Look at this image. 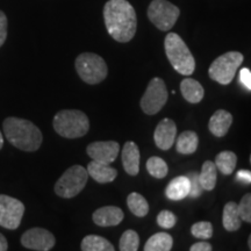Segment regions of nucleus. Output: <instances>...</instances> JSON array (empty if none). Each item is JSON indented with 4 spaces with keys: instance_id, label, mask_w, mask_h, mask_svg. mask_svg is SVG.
Returning a JSON list of instances; mask_svg holds the SVG:
<instances>
[{
    "instance_id": "1",
    "label": "nucleus",
    "mask_w": 251,
    "mask_h": 251,
    "mask_svg": "<svg viewBox=\"0 0 251 251\" xmlns=\"http://www.w3.org/2000/svg\"><path fill=\"white\" fill-rule=\"evenodd\" d=\"M103 20L108 34L117 42H129L136 34V12L127 0H108L103 7Z\"/></svg>"
},
{
    "instance_id": "2",
    "label": "nucleus",
    "mask_w": 251,
    "mask_h": 251,
    "mask_svg": "<svg viewBox=\"0 0 251 251\" xmlns=\"http://www.w3.org/2000/svg\"><path fill=\"white\" fill-rule=\"evenodd\" d=\"M2 128L8 142L23 151H36L42 144L43 136L41 130L26 119L7 118L2 124Z\"/></svg>"
},
{
    "instance_id": "3",
    "label": "nucleus",
    "mask_w": 251,
    "mask_h": 251,
    "mask_svg": "<svg viewBox=\"0 0 251 251\" xmlns=\"http://www.w3.org/2000/svg\"><path fill=\"white\" fill-rule=\"evenodd\" d=\"M166 57L172 68L183 76H191L196 70V59L184 40L176 33H169L164 40Z\"/></svg>"
},
{
    "instance_id": "4",
    "label": "nucleus",
    "mask_w": 251,
    "mask_h": 251,
    "mask_svg": "<svg viewBox=\"0 0 251 251\" xmlns=\"http://www.w3.org/2000/svg\"><path fill=\"white\" fill-rule=\"evenodd\" d=\"M54 129L65 139H78L87 134L90 121L84 112L78 109H63L54 117Z\"/></svg>"
},
{
    "instance_id": "5",
    "label": "nucleus",
    "mask_w": 251,
    "mask_h": 251,
    "mask_svg": "<svg viewBox=\"0 0 251 251\" xmlns=\"http://www.w3.org/2000/svg\"><path fill=\"white\" fill-rule=\"evenodd\" d=\"M77 74L81 80L90 85H97L106 79L108 74L105 59L93 52H83L75 62Z\"/></svg>"
},
{
    "instance_id": "6",
    "label": "nucleus",
    "mask_w": 251,
    "mask_h": 251,
    "mask_svg": "<svg viewBox=\"0 0 251 251\" xmlns=\"http://www.w3.org/2000/svg\"><path fill=\"white\" fill-rule=\"evenodd\" d=\"M87 179H89V172L84 166H71L56 181L55 193L64 199H71L84 190Z\"/></svg>"
},
{
    "instance_id": "7",
    "label": "nucleus",
    "mask_w": 251,
    "mask_h": 251,
    "mask_svg": "<svg viewBox=\"0 0 251 251\" xmlns=\"http://www.w3.org/2000/svg\"><path fill=\"white\" fill-rule=\"evenodd\" d=\"M243 59L244 56L238 51H228L219 56L209 67V77L221 85H228L234 79L235 74L242 64Z\"/></svg>"
},
{
    "instance_id": "8",
    "label": "nucleus",
    "mask_w": 251,
    "mask_h": 251,
    "mask_svg": "<svg viewBox=\"0 0 251 251\" xmlns=\"http://www.w3.org/2000/svg\"><path fill=\"white\" fill-rule=\"evenodd\" d=\"M147 14L156 28L162 31H169L177 23L180 9L168 0H152Z\"/></svg>"
},
{
    "instance_id": "9",
    "label": "nucleus",
    "mask_w": 251,
    "mask_h": 251,
    "mask_svg": "<svg viewBox=\"0 0 251 251\" xmlns=\"http://www.w3.org/2000/svg\"><path fill=\"white\" fill-rule=\"evenodd\" d=\"M169 92L164 80L155 77L149 81L146 92L141 98V108L148 115H155L168 101Z\"/></svg>"
},
{
    "instance_id": "10",
    "label": "nucleus",
    "mask_w": 251,
    "mask_h": 251,
    "mask_svg": "<svg viewBox=\"0 0 251 251\" xmlns=\"http://www.w3.org/2000/svg\"><path fill=\"white\" fill-rule=\"evenodd\" d=\"M24 213L25 205L20 200L0 194V227L11 230L19 228Z\"/></svg>"
},
{
    "instance_id": "11",
    "label": "nucleus",
    "mask_w": 251,
    "mask_h": 251,
    "mask_svg": "<svg viewBox=\"0 0 251 251\" xmlns=\"http://www.w3.org/2000/svg\"><path fill=\"white\" fill-rule=\"evenodd\" d=\"M56 238L45 228H31L21 236V244L29 250L49 251L54 248Z\"/></svg>"
},
{
    "instance_id": "12",
    "label": "nucleus",
    "mask_w": 251,
    "mask_h": 251,
    "mask_svg": "<svg viewBox=\"0 0 251 251\" xmlns=\"http://www.w3.org/2000/svg\"><path fill=\"white\" fill-rule=\"evenodd\" d=\"M120 151V144L115 141H98L87 146L86 152L92 161H97L105 164H111L117 159Z\"/></svg>"
},
{
    "instance_id": "13",
    "label": "nucleus",
    "mask_w": 251,
    "mask_h": 251,
    "mask_svg": "<svg viewBox=\"0 0 251 251\" xmlns=\"http://www.w3.org/2000/svg\"><path fill=\"white\" fill-rule=\"evenodd\" d=\"M176 136H177V126L174 120L165 118L157 125L153 133V141L161 150H169L174 146Z\"/></svg>"
},
{
    "instance_id": "14",
    "label": "nucleus",
    "mask_w": 251,
    "mask_h": 251,
    "mask_svg": "<svg viewBox=\"0 0 251 251\" xmlns=\"http://www.w3.org/2000/svg\"><path fill=\"white\" fill-rule=\"evenodd\" d=\"M124 212L117 206L100 207L93 213V222L99 227H114L124 220Z\"/></svg>"
},
{
    "instance_id": "15",
    "label": "nucleus",
    "mask_w": 251,
    "mask_h": 251,
    "mask_svg": "<svg viewBox=\"0 0 251 251\" xmlns=\"http://www.w3.org/2000/svg\"><path fill=\"white\" fill-rule=\"evenodd\" d=\"M122 165L125 171L129 176H137L140 172V149L137 144L133 141H128L125 143L121 153Z\"/></svg>"
},
{
    "instance_id": "16",
    "label": "nucleus",
    "mask_w": 251,
    "mask_h": 251,
    "mask_svg": "<svg viewBox=\"0 0 251 251\" xmlns=\"http://www.w3.org/2000/svg\"><path fill=\"white\" fill-rule=\"evenodd\" d=\"M87 172H89V176H91L97 183L100 184L112 183L118 177L117 169L112 168V166H109V164H105V163H100L97 161L89 163Z\"/></svg>"
},
{
    "instance_id": "17",
    "label": "nucleus",
    "mask_w": 251,
    "mask_h": 251,
    "mask_svg": "<svg viewBox=\"0 0 251 251\" xmlns=\"http://www.w3.org/2000/svg\"><path fill=\"white\" fill-rule=\"evenodd\" d=\"M233 124V115L225 109H219L209 119L208 129L216 137H222L228 133Z\"/></svg>"
},
{
    "instance_id": "18",
    "label": "nucleus",
    "mask_w": 251,
    "mask_h": 251,
    "mask_svg": "<svg viewBox=\"0 0 251 251\" xmlns=\"http://www.w3.org/2000/svg\"><path fill=\"white\" fill-rule=\"evenodd\" d=\"M190 188L191 183L187 176H179V177L174 178L169 183L168 186H166L165 194L170 200L178 201V200H183L188 197Z\"/></svg>"
},
{
    "instance_id": "19",
    "label": "nucleus",
    "mask_w": 251,
    "mask_h": 251,
    "mask_svg": "<svg viewBox=\"0 0 251 251\" xmlns=\"http://www.w3.org/2000/svg\"><path fill=\"white\" fill-rule=\"evenodd\" d=\"M180 92L184 99L190 103L200 102L205 96V90L199 81L193 78H186L180 83Z\"/></svg>"
},
{
    "instance_id": "20",
    "label": "nucleus",
    "mask_w": 251,
    "mask_h": 251,
    "mask_svg": "<svg viewBox=\"0 0 251 251\" xmlns=\"http://www.w3.org/2000/svg\"><path fill=\"white\" fill-rule=\"evenodd\" d=\"M222 224L226 230L236 231L241 228L242 219L238 213L237 203L234 201H229L225 205L224 215H222Z\"/></svg>"
},
{
    "instance_id": "21",
    "label": "nucleus",
    "mask_w": 251,
    "mask_h": 251,
    "mask_svg": "<svg viewBox=\"0 0 251 251\" xmlns=\"http://www.w3.org/2000/svg\"><path fill=\"white\" fill-rule=\"evenodd\" d=\"M198 144H199V137L196 131L186 130L178 136L177 142H176V149L183 155H192L197 151Z\"/></svg>"
},
{
    "instance_id": "22",
    "label": "nucleus",
    "mask_w": 251,
    "mask_h": 251,
    "mask_svg": "<svg viewBox=\"0 0 251 251\" xmlns=\"http://www.w3.org/2000/svg\"><path fill=\"white\" fill-rule=\"evenodd\" d=\"M199 180L205 191H213L218 180V169L214 162L206 161L202 164L201 172L199 174Z\"/></svg>"
},
{
    "instance_id": "23",
    "label": "nucleus",
    "mask_w": 251,
    "mask_h": 251,
    "mask_svg": "<svg viewBox=\"0 0 251 251\" xmlns=\"http://www.w3.org/2000/svg\"><path fill=\"white\" fill-rule=\"evenodd\" d=\"M174 244V238L166 233H157L149 237L144 244V251H170Z\"/></svg>"
},
{
    "instance_id": "24",
    "label": "nucleus",
    "mask_w": 251,
    "mask_h": 251,
    "mask_svg": "<svg viewBox=\"0 0 251 251\" xmlns=\"http://www.w3.org/2000/svg\"><path fill=\"white\" fill-rule=\"evenodd\" d=\"M80 249L83 251H114V247L105 237L98 235H87L81 241Z\"/></svg>"
},
{
    "instance_id": "25",
    "label": "nucleus",
    "mask_w": 251,
    "mask_h": 251,
    "mask_svg": "<svg viewBox=\"0 0 251 251\" xmlns=\"http://www.w3.org/2000/svg\"><path fill=\"white\" fill-rule=\"evenodd\" d=\"M237 163V156L233 151H221L215 157L216 169L226 176L231 175L235 171Z\"/></svg>"
},
{
    "instance_id": "26",
    "label": "nucleus",
    "mask_w": 251,
    "mask_h": 251,
    "mask_svg": "<svg viewBox=\"0 0 251 251\" xmlns=\"http://www.w3.org/2000/svg\"><path fill=\"white\" fill-rule=\"evenodd\" d=\"M127 205L129 211L137 218H144L149 213V203L146 198L137 192H131L127 197Z\"/></svg>"
},
{
    "instance_id": "27",
    "label": "nucleus",
    "mask_w": 251,
    "mask_h": 251,
    "mask_svg": "<svg viewBox=\"0 0 251 251\" xmlns=\"http://www.w3.org/2000/svg\"><path fill=\"white\" fill-rule=\"evenodd\" d=\"M147 170H148L149 175L156 179H163L168 175L169 168L164 159L161 157L152 156L147 161Z\"/></svg>"
},
{
    "instance_id": "28",
    "label": "nucleus",
    "mask_w": 251,
    "mask_h": 251,
    "mask_svg": "<svg viewBox=\"0 0 251 251\" xmlns=\"http://www.w3.org/2000/svg\"><path fill=\"white\" fill-rule=\"evenodd\" d=\"M140 247V236L133 229L126 230L120 238L119 249L121 251H136Z\"/></svg>"
},
{
    "instance_id": "29",
    "label": "nucleus",
    "mask_w": 251,
    "mask_h": 251,
    "mask_svg": "<svg viewBox=\"0 0 251 251\" xmlns=\"http://www.w3.org/2000/svg\"><path fill=\"white\" fill-rule=\"evenodd\" d=\"M191 234L200 240H209L213 236V226L208 221H200L191 227Z\"/></svg>"
},
{
    "instance_id": "30",
    "label": "nucleus",
    "mask_w": 251,
    "mask_h": 251,
    "mask_svg": "<svg viewBox=\"0 0 251 251\" xmlns=\"http://www.w3.org/2000/svg\"><path fill=\"white\" fill-rule=\"evenodd\" d=\"M237 207L242 221L251 224V193H247L240 203H237Z\"/></svg>"
},
{
    "instance_id": "31",
    "label": "nucleus",
    "mask_w": 251,
    "mask_h": 251,
    "mask_svg": "<svg viewBox=\"0 0 251 251\" xmlns=\"http://www.w3.org/2000/svg\"><path fill=\"white\" fill-rule=\"evenodd\" d=\"M157 224L164 229H171L177 224V218L170 211H162L157 216Z\"/></svg>"
},
{
    "instance_id": "32",
    "label": "nucleus",
    "mask_w": 251,
    "mask_h": 251,
    "mask_svg": "<svg viewBox=\"0 0 251 251\" xmlns=\"http://www.w3.org/2000/svg\"><path fill=\"white\" fill-rule=\"evenodd\" d=\"M187 177L191 183V188H190V193H188V196L191 198H198L201 196L203 188L201 186V184H200L199 175H198L197 172H191V174L187 175Z\"/></svg>"
},
{
    "instance_id": "33",
    "label": "nucleus",
    "mask_w": 251,
    "mask_h": 251,
    "mask_svg": "<svg viewBox=\"0 0 251 251\" xmlns=\"http://www.w3.org/2000/svg\"><path fill=\"white\" fill-rule=\"evenodd\" d=\"M7 37V18L4 12L0 11V47L5 43Z\"/></svg>"
},
{
    "instance_id": "34",
    "label": "nucleus",
    "mask_w": 251,
    "mask_h": 251,
    "mask_svg": "<svg viewBox=\"0 0 251 251\" xmlns=\"http://www.w3.org/2000/svg\"><path fill=\"white\" fill-rule=\"evenodd\" d=\"M240 80L247 89L251 90V71L248 68H243L240 72Z\"/></svg>"
},
{
    "instance_id": "35",
    "label": "nucleus",
    "mask_w": 251,
    "mask_h": 251,
    "mask_svg": "<svg viewBox=\"0 0 251 251\" xmlns=\"http://www.w3.org/2000/svg\"><path fill=\"white\" fill-rule=\"evenodd\" d=\"M235 179H236L237 181H241V183H244V184H251V171L240 170L236 174Z\"/></svg>"
},
{
    "instance_id": "36",
    "label": "nucleus",
    "mask_w": 251,
    "mask_h": 251,
    "mask_svg": "<svg viewBox=\"0 0 251 251\" xmlns=\"http://www.w3.org/2000/svg\"><path fill=\"white\" fill-rule=\"evenodd\" d=\"M191 251H212L213 248L207 242H198L190 248Z\"/></svg>"
},
{
    "instance_id": "37",
    "label": "nucleus",
    "mask_w": 251,
    "mask_h": 251,
    "mask_svg": "<svg viewBox=\"0 0 251 251\" xmlns=\"http://www.w3.org/2000/svg\"><path fill=\"white\" fill-rule=\"evenodd\" d=\"M8 249V243L6 237L2 234H0V251H6Z\"/></svg>"
},
{
    "instance_id": "38",
    "label": "nucleus",
    "mask_w": 251,
    "mask_h": 251,
    "mask_svg": "<svg viewBox=\"0 0 251 251\" xmlns=\"http://www.w3.org/2000/svg\"><path fill=\"white\" fill-rule=\"evenodd\" d=\"M2 146H4V136H2V134L0 133V149L2 148Z\"/></svg>"
},
{
    "instance_id": "39",
    "label": "nucleus",
    "mask_w": 251,
    "mask_h": 251,
    "mask_svg": "<svg viewBox=\"0 0 251 251\" xmlns=\"http://www.w3.org/2000/svg\"><path fill=\"white\" fill-rule=\"evenodd\" d=\"M248 246H249V249L251 250V234H250V236H249V240H248Z\"/></svg>"
},
{
    "instance_id": "40",
    "label": "nucleus",
    "mask_w": 251,
    "mask_h": 251,
    "mask_svg": "<svg viewBox=\"0 0 251 251\" xmlns=\"http://www.w3.org/2000/svg\"><path fill=\"white\" fill-rule=\"evenodd\" d=\"M250 159H251V158H250Z\"/></svg>"
}]
</instances>
